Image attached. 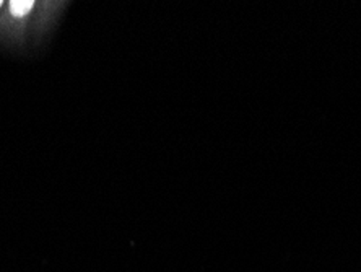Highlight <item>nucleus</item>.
<instances>
[{
	"mask_svg": "<svg viewBox=\"0 0 361 272\" xmlns=\"http://www.w3.org/2000/svg\"><path fill=\"white\" fill-rule=\"evenodd\" d=\"M72 2L7 0L0 13V49L31 56L49 45Z\"/></svg>",
	"mask_w": 361,
	"mask_h": 272,
	"instance_id": "nucleus-1",
	"label": "nucleus"
},
{
	"mask_svg": "<svg viewBox=\"0 0 361 272\" xmlns=\"http://www.w3.org/2000/svg\"><path fill=\"white\" fill-rule=\"evenodd\" d=\"M5 4H7V0H0V13H2Z\"/></svg>",
	"mask_w": 361,
	"mask_h": 272,
	"instance_id": "nucleus-2",
	"label": "nucleus"
}]
</instances>
